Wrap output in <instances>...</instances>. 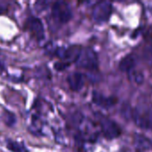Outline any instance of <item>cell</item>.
<instances>
[{
	"label": "cell",
	"mask_w": 152,
	"mask_h": 152,
	"mask_svg": "<svg viewBox=\"0 0 152 152\" xmlns=\"http://www.w3.org/2000/svg\"><path fill=\"white\" fill-rule=\"evenodd\" d=\"M136 59L134 55H127L122 59L119 63V69L123 72H129L135 67Z\"/></svg>",
	"instance_id": "obj_10"
},
{
	"label": "cell",
	"mask_w": 152,
	"mask_h": 152,
	"mask_svg": "<svg viewBox=\"0 0 152 152\" xmlns=\"http://www.w3.org/2000/svg\"><path fill=\"white\" fill-rule=\"evenodd\" d=\"M134 119L136 125L142 129H152V106L142 103L136 107L134 112Z\"/></svg>",
	"instance_id": "obj_1"
},
{
	"label": "cell",
	"mask_w": 152,
	"mask_h": 152,
	"mask_svg": "<svg viewBox=\"0 0 152 152\" xmlns=\"http://www.w3.org/2000/svg\"><path fill=\"white\" fill-rule=\"evenodd\" d=\"M93 102L102 108L108 109L114 106L118 102V100L115 97H106L97 92H94L93 94Z\"/></svg>",
	"instance_id": "obj_9"
},
{
	"label": "cell",
	"mask_w": 152,
	"mask_h": 152,
	"mask_svg": "<svg viewBox=\"0 0 152 152\" xmlns=\"http://www.w3.org/2000/svg\"><path fill=\"white\" fill-rule=\"evenodd\" d=\"M53 19L60 23H67L72 17V12L69 4L63 1L55 2L52 7Z\"/></svg>",
	"instance_id": "obj_3"
},
{
	"label": "cell",
	"mask_w": 152,
	"mask_h": 152,
	"mask_svg": "<svg viewBox=\"0 0 152 152\" xmlns=\"http://www.w3.org/2000/svg\"><path fill=\"white\" fill-rule=\"evenodd\" d=\"M85 76L79 72H75L68 77V83L70 89L74 92L80 91L85 85Z\"/></svg>",
	"instance_id": "obj_8"
},
{
	"label": "cell",
	"mask_w": 152,
	"mask_h": 152,
	"mask_svg": "<svg viewBox=\"0 0 152 152\" xmlns=\"http://www.w3.org/2000/svg\"><path fill=\"white\" fill-rule=\"evenodd\" d=\"M100 125L103 135L107 139H114L120 135L121 130L119 126L111 119L107 118H102L100 120Z\"/></svg>",
	"instance_id": "obj_5"
},
{
	"label": "cell",
	"mask_w": 152,
	"mask_h": 152,
	"mask_svg": "<svg viewBox=\"0 0 152 152\" xmlns=\"http://www.w3.org/2000/svg\"><path fill=\"white\" fill-rule=\"evenodd\" d=\"M4 121H5L6 125H8V126H12V125L15 123V117L13 116L12 113L5 112V113L4 114Z\"/></svg>",
	"instance_id": "obj_13"
},
{
	"label": "cell",
	"mask_w": 152,
	"mask_h": 152,
	"mask_svg": "<svg viewBox=\"0 0 152 152\" xmlns=\"http://www.w3.org/2000/svg\"><path fill=\"white\" fill-rule=\"evenodd\" d=\"M2 69H4V64H3L2 61H0V71H1Z\"/></svg>",
	"instance_id": "obj_14"
},
{
	"label": "cell",
	"mask_w": 152,
	"mask_h": 152,
	"mask_svg": "<svg viewBox=\"0 0 152 152\" xmlns=\"http://www.w3.org/2000/svg\"><path fill=\"white\" fill-rule=\"evenodd\" d=\"M82 48L79 45H71L67 49L62 50V53L61 54V58L65 61V63L69 65V63L76 62L80 55Z\"/></svg>",
	"instance_id": "obj_7"
},
{
	"label": "cell",
	"mask_w": 152,
	"mask_h": 152,
	"mask_svg": "<svg viewBox=\"0 0 152 152\" xmlns=\"http://www.w3.org/2000/svg\"><path fill=\"white\" fill-rule=\"evenodd\" d=\"M128 77H129V79L132 83L138 85V86L141 85L144 80V77H143L142 73L136 70L135 69H134L128 72Z\"/></svg>",
	"instance_id": "obj_11"
},
{
	"label": "cell",
	"mask_w": 152,
	"mask_h": 152,
	"mask_svg": "<svg viewBox=\"0 0 152 152\" xmlns=\"http://www.w3.org/2000/svg\"><path fill=\"white\" fill-rule=\"evenodd\" d=\"M79 68L88 69V70H94L98 68V57L96 53L91 48L82 49L80 55L76 61Z\"/></svg>",
	"instance_id": "obj_2"
},
{
	"label": "cell",
	"mask_w": 152,
	"mask_h": 152,
	"mask_svg": "<svg viewBox=\"0 0 152 152\" xmlns=\"http://www.w3.org/2000/svg\"><path fill=\"white\" fill-rule=\"evenodd\" d=\"M6 146H7L9 151L12 152H27L25 147L23 146V144H20L17 142L8 141Z\"/></svg>",
	"instance_id": "obj_12"
},
{
	"label": "cell",
	"mask_w": 152,
	"mask_h": 152,
	"mask_svg": "<svg viewBox=\"0 0 152 152\" xmlns=\"http://www.w3.org/2000/svg\"><path fill=\"white\" fill-rule=\"evenodd\" d=\"M4 12V8L3 6L0 5V13H2V12Z\"/></svg>",
	"instance_id": "obj_15"
},
{
	"label": "cell",
	"mask_w": 152,
	"mask_h": 152,
	"mask_svg": "<svg viewBox=\"0 0 152 152\" xmlns=\"http://www.w3.org/2000/svg\"><path fill=\"white\" fill-rule=\"evenodd\" d=\"M28 29L34 37L37 40H42L45 37V29L44 25L40 19L37 17H31L28 20Z\"/></svg>",
	"instance_id": "obj_6"
},
{
	"label": "cell",
	"mask_w": 152,
	"mask_h": 152,
	"mask_svg": "<svg viewBox=\"0 0 152 152\" xmlns=\"http://www.w3.org/2000/svg\"><path fill=\"white\" fill-rule=\"evenodd\" d=\"M112 4L110 2H99L93 9V19L96 22H105L110 17Z\"/></svg>",
	"instance_id": "obj_4"
}]
</instances>
